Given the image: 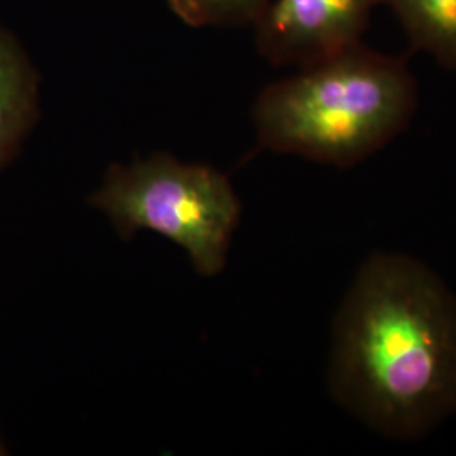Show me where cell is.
<instances>
[{
    "label": "cell",
    "instance_id": "cell-7",
    "mask_svg": "<svg viewBox=\"0 0 456 456\" xmlns=\"http://www.w3.org/2000/svg\"><path fill=\"white\" fill-rule=\"evenodd\" d=\"M269 0H167L175 16L191 28L252 24Z\"/></svg>",
    "mask_w": 456,
    "mask_h": 456
},
{
    "label": "cell",
    "instance_id": "cell-3",
    "mask_svg": "<svg viewBox=\"0 0 456 456\" xmlns=\"http://www.w3.org/2000/svg\"><path fill=\"white\" fill-rule=\"evenodd\" d=\"M90 203L122 237L149 230L169 239L207 277L224 271L242 210L225 175L169 154L115 164Z\"/></svg>",
    "mask_w": 456,
    "mask_h": 456
},
{
    "label": "cell",
    "instance_id": "cell-6",
    "mask_svg": "<svg viewBox=\"0 0 456 456\" xmlns=\"http://www.w3.org/2000/svg\"><path fill=\"white\" fill-rule=\"evenodd\" d=\"M409 45L438 65L456 71V0H384Z\"/></svg>",
    "mask_w": 456,
    "mask_h": 456
},
{
    "label": "cell",
    "instance_id": "cell-4",
    "mask_svg": "<svg viewBox=\"0 0 456 456\" xmlns=\"http://www.w3.org/2000/svg\"><path fill=\"white\" fill-rule=\"evenodd\" d=\"M384 0H269L252 22L256 48L276 66L306 68L362 43Z\"/></svg>",
    "mask_w": 456,
    "mask_h": 456
},
{
    "label": "cell",
    "instance_id": "cell-8",
    "mask_svg": "<svg viewBox=\"0 0 456 456\" xmlns=\"http://www.w3.org/2000/svg\"><path fill=\"white\" fill-rule=\"evenodd\" d=\"M2 453H4V452H2V446H0V455H2Z\"/></svg>",
    "mask_w": 456,
    "mask_h": 456
},
{
    "label": "cell",
    "instance_id": "cell-5",
    "mask_svg": "<svg viewBox=\"0 0 456 456\" xmlns=\"http://www.w3.org/2000/svg\"><path fill=\"white\" fill-rule=\"evenodd\" d=\"M37 115V73L16 37L0 29V169L16 158Z\"/></svg>",
    "mask_w": 456,
    "mask_h": 456
},
{
    "label": "cell",
    "instance_id": "cell-1",
    "mask_svg": "<svg viewBox=\"0 0 456 456\" xmlns=\"http://www.w3.org/2000/svg\"><path fill=\"white\" fill-rule=\"evenodd\" d=\"M328 384L375 433L429 435L456 414V294L411 256L372 254L335 316Z\"/></svg>",
    "mask_w": 456,
    "mask_h": 456
},
{
    "label": "cell",
    "instance_id": "cell-2",
    "mask_svg": "<svg viewBox=\"0 0 456 456\" xmlns=\"http://www.w3.org/2000/svg\"><path fill=\"white\" fill-rule=\"evenodd\" d=\"M416 109L406 60L360 43L265 86L252 120L269 151L352 167L406 131Z\"/></svg>",
    "mask_w": 456,
    "mask_h": 456
}]
</instances>
